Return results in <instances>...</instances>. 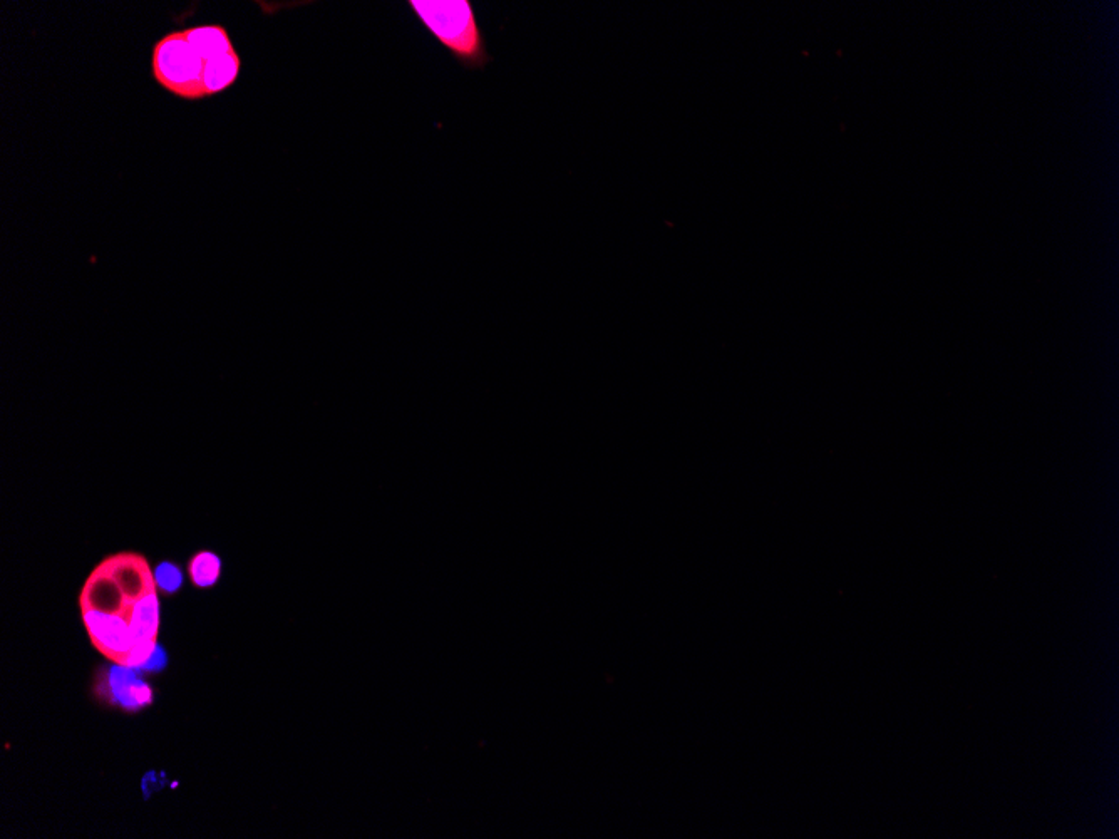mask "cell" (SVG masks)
Returning a JSON list of instances; mask_svg holds the SVG:
<instances>
[{
  "label": "cell",
  "instance_id": "cell-6",
  "mask_svg": "<svg viewBox=\"0 0 1119 839\" xmlns=\"http://www.w3.org/2000/svg\"><path fill=\"white\" fill-rule=\"evenodd\" d=\"M183 32H185L186 41L195 47L196 52L202 56L205 62L212 57L220 56V54L235 49L230 34L220 24L190 27Z\"/></svg>",
  "mask_w": 1119,
  "mask_h": 839
},
{
  "label": "cell",
  "instance_id": "cell-9",
  "mask_svg": "<svg viewBox=\"0 0 1119 839\" xmlns=\"http://www.w3.org/2000/svg\"><path fill=\"white\" fill-rule=\"evenodd\" d=\"M166 665H168V655H166L165 649L158 644L150 659L141 665L140 670L143 674H158L161 670L166 669Z\"/></svg>",
  "mask_w": 1119,
  "mask_h": 839
},
{
  "label": "cell",
  "instance_id": "cell-4",
  "mask_svg": "<svg viewBox=\"0 0 1119 839\" xmlns=\"http://www.w3.org/2000/svg\"><path fill=\"white\" fill-rule=\"evenodd\" d=\"M140 669L126 665H109L99 670L96 694L104 702H111L124 711L138 712L153 702V690L141 679Z\"/></svg>",
  "mask_w": 1119,
  "mask_h": 839
},
{
  "label": "cell",
  "instance_id": "cell-2",
  "mask_svg": "<svg viewBox=\"0 0 1119 839\" xmlns=\"http://www.w3.org/2000/svg\"><path fill=\"white\" fill-rule=\"evenodd\" d=\"M421 26L466 69H483L491 61L485 34L470 0H409Z\"/></svg>",
  "mask_w": 1119,
  "mask_h": 839
},
{
  "label": "cell",
  "instance_id": "cell-1",
  "mask_svg": "<svg viewBox=\"0 0 1119 839\" xmlns=\"http://www.w3.org/2000/svg\"><path fill=\"white\" fill-rule=\"evenodd\" d=\"M89 640L109 662L141 669L158 645L160 598L155 573L140 553L104 558L79 597Z\"/></svg>",
  "mask_w": 1119,
  "mask_h": 839
},
{
  "label": "cell",
  "instance_id": "cell-8",
  "mask_svg": "<svg viewBox=\"0 0 1119 839\" xmlns=\"http://www.w3.org/2000/svg\"><path fill=\"white\" fill-rule=\"evenodd\" d=\"M155 573V582L158 590L168 595L178 592L183 587V572L181 568L173 562H161L158 567L153 570Z\"/></svg>",
  "mask_w": 1119,
  "mask_h": 839
},
{
  "label": "cell",
  "instance_id": "cell-7",
  "mask_svg": "<svg viewBox=\"0 0 1119 839\" xmlns=\"http://www.w3.org/2000/svg\"><path fill=\"white\" fill-rule=\"evenodd\" d=\"M188 572L195 587H213L222 573V560L213 551H198L190 560Z\"/></svg>",
  "mask_w": 1119,
  "mask_h": 839
},
{
  "label": "cell",
  "instance_id": "cell-5",
  "mask_svg": "<svg viewBox=\"0 0 1119 839\" xmlns=\"http://www.w3.org/2000/svg\"><path fill=\"white\" fill-rule=\"evenodd\" d=\"M240 71H242V59L238 56L237 49L208 59L203 73L208 96H215L233 86L240 76Z\"/></svg>",
  "mask_w": 1119,
  "mask_h": 839
},
{
  "label": "cell",
  "instance_id": "cell-3",
  "mask_svg": "<svg viewBox=\"0 0 1119 839\" xmlns=\"http://www.w3.org/2000/svg\"><path fill=\"white\" fill-rule=\"evenodd\" d=\"M151 71L156 83L176 98L200 101L208 98L203 73L205 61L186 41L185 32H170L156 42L151 54Z\"/></svg>",
  "mask_w": 1119,
  "mask_h": 839
}]
</instances>
